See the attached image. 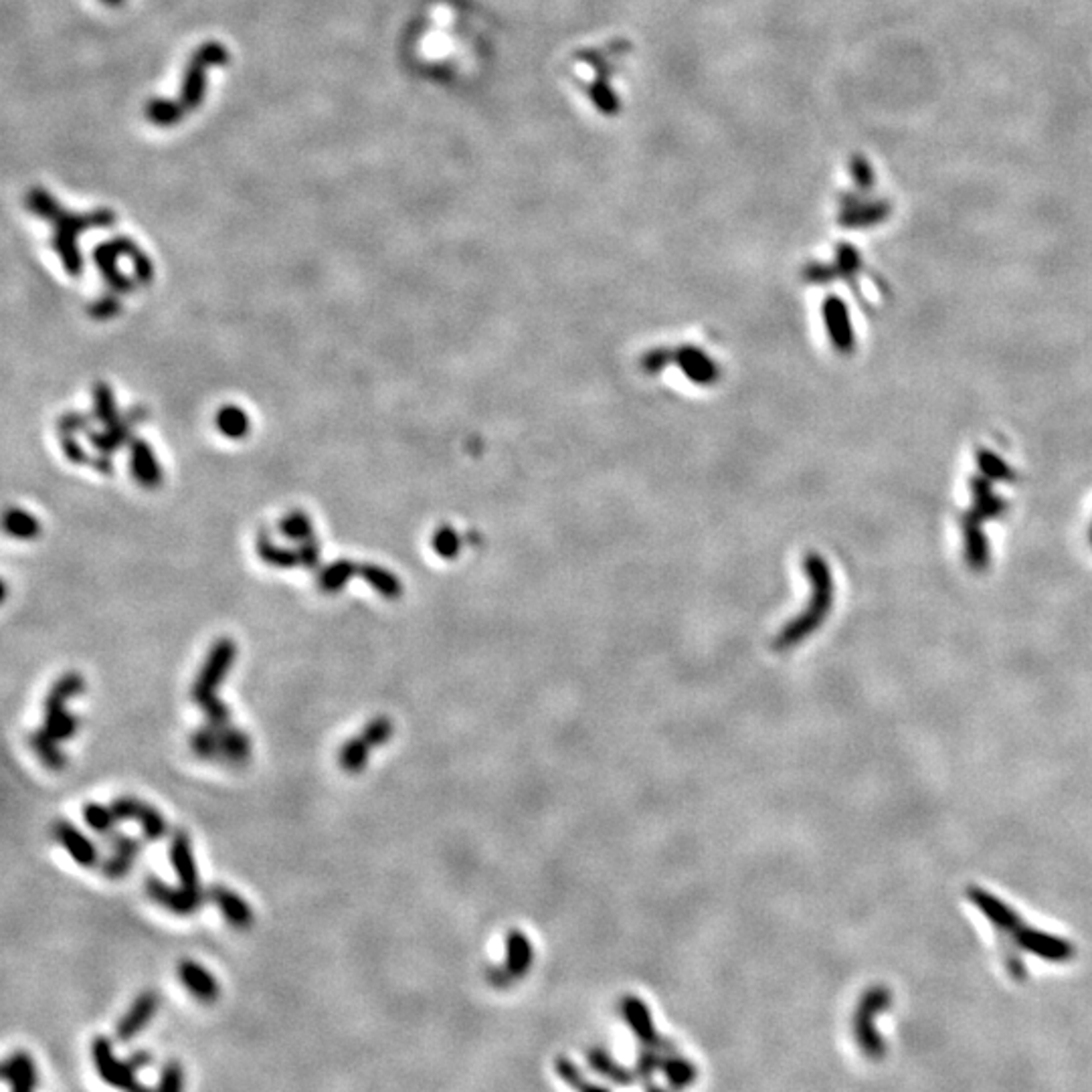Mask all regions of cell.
Here are the masks:
<instances>
[{"instance_id":"1","label":"cell","mask_w":1092,"mask_h":1092,"mask_svg":"<svg viewBox=\"0 0 1092 1092\" xmlns=\"http://www.w3.org/2000/svg\"><path fill=\"white\" fill-rule=\"evenodd\" d=\"M27 209L53 225V249L61 259L65 274L73 277H77L84 272V257H81L77 245L79 233L87 231V229L110 227L113 225V221H116L113 212L108 209L84 212V215L65 211L51 194L43 191V188H32L27 194Z\"/></svg>"},{"instance_id":"2","label":"cell","mask_w":1092,"mask_h":1092,"mask_svg":"<svg viewBox=\"0 0 1092 1092\" xmlns=\"http://www.w3.org/2000/svg\"><path fill=\"white\" fill-rule=\"evenodd\" d=\"M803 571L811 585V601L806 611L787 623L781 634L775 637L777 650H790L801 644L808 636L824 623L834 603V577L826 558L817 553H808L803 558Z\"/></svg>"},{"instance_id":"3","label":"cell","mask_w":1092,"mask_h":1092,"mask_svg":"<svg viewBox=\"0 0 1092 1092\" xmlns=\"http://www.w3.org/2000/svg\"><path fill=\"white\" fill-rule=\"evenodd\" d=\"M235 655L237 645L233 644V639H217L209 650L207 658H204L199 676H196L193 684V702L199 706L201 712L204 714V722H211V725H229V722H231V710H229V706L217 696V690L225 682L229 672H231Z\"/></svg>"},{"instance_id":"4","label":"cell","mask_w":1092,"mask_h":1092,"mask_svg":"<svg viewBox=\"0 0 1092 1092\" xmlns=\"http://www.w3.org/2000/svg\"><path fill=\"white\" fill-rule=\"evenodd\" d=\"M188 746L196 759L227 767H243L251 759V738L245 730L229 725H211L193 730Z\"/></svg>"},{"instance_id":"5","label":"cell","mask_w":1092,"mask_h":1092,"mask_svg":"<svg viewBox=\"0 0 1092 1092\" xmlns=\"http://www.w3.org/2000/svg\"><path fill=\"white\" fill-rule=\"evenodd\" d=\"M120 257H130L132 259L134 266V275L138 284H148L154 275V267L152 261L148 259V256H144L142 251H140L138 245L132 239H126V237H116L113 241L102 243L97 245L94 249V261L95 266L100 267V272L104 275L105 282H108L110 290L113 293H128L134 290L132 279L126 277L124 274L118 269V259Z\"/></svg>"},{"instance_id":"6","label":"cell","mask_w":1092,"mask_h":1092,"mask_svg":"<svg viewBox=\"0 0 1092 1092\" xmlns=\"http://www.w3.org/2000/svg\"><path fill=\"white\" fill-rule=\"evenodd\" d=\"M227 61L229 51L221 43H215V41H209V43L196 49L191 61L186 65L178 100H175L178 110L183 112V116L199 108L203 102L204 89H207V73L204 71L209 68H217V65H225Z\"/></svg>"},{"instance_id":"7","label":"cell","mask_w":1092,"mask_h":1092,"mask_svg":"<svg viewBox=\"0 0 1092 1092\" xmlns=\"http://www.w3.org/2000/svg\"><path fill=\"white\" fill-rule=\"evenodd\" d=\"M889 1006H892V993L882 988V985H876V988H870L864 996H862L856 1007V1015H853V1036H856L860 1050L870 1060H880L886 1054L884 1040L876 1030V1017Z\"/></svg>"},{"instance_id":"8","label":"cell","mask_w":1092,"mask_h":1092,"mask_svg":"<svg viewBox=\"0 0 1092 1092\" xmlns=\"http://www.w3.org/2000/svg\"><path fill=\"white\" fill-rule=\"evenodd\" d=\"M144 890L148 898L176 916H191L199 913L204 902L209 900V894L207 890H203V886H199V889H188L183 884L172 886L160 880L158 876H148Z\"/></svg>"},{"instance_id":"9","label":"cell","mask_w":1092,"mask_h":1092,"mask_svg":"<svg viewBox=\"0 0 1092 1092\" xmlns=\"http://www.w3.org/2000/svg\"><path fill=\"white\" fill-rule=\"evenodd\" d=\"M97 840H100L102 848V860L97 870H100L104 878H108V880H122V878H126L132 872L140 856V850H142L140 840L122 834L120 829H113V832L97 837Z\"/></svg>"},{"instance_id":"10","label":"cell","mask_w":1092,"mask_h":1092,"mask_svg":"<svg viewBox=\"0 0 1092 1092\" xmlns=\"http://www.w3.org/2000/svg\"><path fill=\"white\" fill-rule=\"evenodd\" d=\"M92 1060L105 1085L120 1090H148L144 1085L138 1082V1070L128 1062V1058L126 1060H118L110 1038L95 1036L92 1040Z\"/></svg>"},{"instance_id":"11","label":"cell","mask_w":1092,"mask_h":1092,"mask_svg":"<svg viewBox=\"0 0 1092 1092\" xmlns=\"http://www.w3.org/2000/svg\"><path fill=\"white\" fill-rule=\"evenodd\" d=\"M113 816L120 821H136L148 842H160L168 835V821L158 809L132 795H120L110 803Z\"/></svg>"},{"instance_id":"12","label":"cell","mask_w":1092,"mask_h":1092,"mask_svg":"<svg viewBox=\"0 0 1092 1092\" xmlns=\"http://www.w3.org/2000/svg\"><path fill=\"white\" fill-rule=\"evenodd\" d=\"M1001 945H1012L1020 951H1028V953L1052 961V963H1066V961H1070L1077 955V947H1074L1070 941L1056 937V934L1042 933L1038 929H1030V926L1025 925L1012 939H1004Z\"/></svg>"},{"instance_id":"13","label":"cell","mask_w":1092,"mask_h":1092,"mask_svg":"<svg viewBox=\"0 0 1092 1092\" xmlns=\"http://www.w3.org/2000/svg\"><path fill=\"white\" fill-rule=\"evenodd\" d=\"M51 834L55 837V842L69 853V858L76 862L77 866H81V868L100 866V860H102L100 842L95 844L92 837H87L76 824H71V821H68V819H57L51 827Z\"/></svg>"},{"instance_id":"14","label":"cell","mask_w":1092,"mask_h":1092,"mask_svg":"<svg viewBox=\"0 0 1092 1092\" xmlns=\"http://www.w3.org/2000/svg\"><path fill=\"white\" fill-rule=\"evenodd\" d=\"M967 898L981 910L983 916L996 926L999 934H1004V939H1012L1024 926L1022 916L1014 908H1009L1006 902H1001L997 897H993L991 892L979 889V886L967 889Z\"/></svg>"},{"instance_id":"15","label":"cell","mask_w":1092,"mask_h":1092,"mask_svg":"<svg viewBox=\"0 0 1092 1092\" xmlns=\"http://www.w3.org/2000/svg\"><path fill=\"white\" fill-rule=\"evenodd\" d=\"M821 314H824L829 342L834 344L835 352L852 355L853 348H856V334H853L850 310L845 306V302L834 293L827 295Z\"/></svg>"},{"instance_id":"16","label":"cell","mask_w":1092,"mask_h":1092,"mask_svg":"<svg viewBox=\"0 0 1092 1092\" xmlns=\"http://www.w3.org/2000/svg\"><path fill=\"white\" fill-rule=\"evenodd\" d=\"M176 977L183 988L191 993V997L201 1001L204 1006H211L221 997V985L215 979L209 969H204L201 963L193 959H183L176 967Z\"/></svg>"},{"instance_id":"17","label":"cell","mask_w":1092,"mask_h":1092,"mask_svg":"<svg viewBox=\"0 0 1092 1092\" xmlns=\"http://www.w3.org/2000/svg\"><path fill=\"white\" fill-rule=\"evenodd\" d=\"M209 900L219 908V913L223 915L225 921L233 926L237 931H248L253 926V921H256V915H253V908L249 907V902L245 900L241 894H237L235 890L227 889L223 884H215L207 889Z\"/></svg>"},{"instance_id":"18","label":"cell","mask_w":1092,"mask_h":1092,"mask_svg":"<svg viewBox=\"0 0 1092 1092\" xmlns=\"http://www.w3.org/2000/svg\"><path fill=\"white\" fill-rule=\"evenodd\" d=\"M160 1007V997L156 991H142L134 999V1004L128 1007V1012L120 1017L116 1025V1040L130 1042L134 1040L140 1032H144L148 1024L154 1020L156 1012Z\"/></svg>"},{"instance_id":"19","label":"cell","mask_w":1092,"mask_h":1092,"mask_svg":"<svg viewBox=\"0 0 1092 1092\" xmlns=\"http://www.w3.org/2000/svg\"><path fill=\"white\" fill-rule=\"evenodd\" d=\"M168 858H170V866H172V870H175V874L178 878V884L188 886V889H199L201 886L199 868H196L191 837H188L185 829H175V832L170 834Z\"/></svg>"},{"instance_id":"20","label":"cell","mask_w":1092,"mask_h":1092,"mask_svg":"<svg viewBox=\"0 0 1092 1092\" xmlns=\"http://www.w3.org/2000/svg\"><path fill=\"white\" fill-rule=\"evenodd\" d=\"M532 961V947L528 939L522 933H512L508 939V965L504 969H492L490 981L496 988H506L510 981H516L530 969Z\"/></svg>"},{"instance_id":"21","label":"cell","mask_w":1092,"mask_h":1092,"mask_svg":"<svg viewBox=\"0 0 1092 1092\" xmlns=\"http://www.w3.org/2000/svg\"><path fill=\"white\" fill-rule=\"evenodd\" d=\"M961 530H963V553L967 564L973 571H985L989 566V543L981 527V520L967 510L961 516Z\"/></svg>"},{"instance_id":"22","label":"cell","mask_w":1092,"mask_h":1092,"mask_svg":"<svg viewBox=\"0 0 1092 1092\" xmlns=\"http://www.w3.org/2000/svg\"><path fill=\"white\" fill-rule=\"evenodd\" d=\"M674 363L682 368V373L688 376L690 381H692L694 384H700V387L714 384L720 376L718 365L714 363V360L706 355L704 350L696 348V347H684L678 352H674Z\"/></svg>"},{"instance_id":"23","label":"cell","mask_w":1092,"mask_h":1092,"mask_svg":"<svg viewBox=\"0 0 1092 1092\" xmlns=\"http://www.w3.org/2000/svg\"><path fill=\"white\" fill-rule=\"evenodd\" d=\"M142 419H144V411L134 409V411H130L126 417H122L118 423L105 427L104 431H87V439L97 451H100V454L110 456L112 451H118L122 446H124V443L132 439V429L136 427V423L142 421Z\"/></svg>"},{"instance_id":"24","label":"cell","mask_w":1092,"mask_h":1092,"mask_svg":"<svg viewBox=\"0 0 1092 1092\" xmlns=\"http://www.w3.org/2000/svg\"><path fill=\"white\" fill-rule=\"evenodd\" d=\"M130 447V467H132L134 480L144 488H156L162 482V470L156 456L150 447V443L144 439L132 438L128 441Z\"/></svg>"},{"instance_id":"25","label":"cell","mask_w":1092,"mask_h":1092,"mask_svg":"<svg viewBox=\"0 0 1092 1092\" xmlns=\"http://www.w3.org/2000/svg\"><path fill=\"white\" fill-rule=\"evenodd\" d=\"M969 488H971V500H973L969 512H973L981 522L996 520V519H999V516H1004L1007 512V502L1004 498H999L996 492H993L991 480L985 478L983 474L971 478V482H969Z\"/></svg>"},{"instance_id":"26","label":"cell","mask_w":1092,"mask_h":1092,"mask_svg":"<svg viewBox=\"0 0 1092 1092\" xmlns=\"http://www.w3.org/2000/svg\"><path fill=\"white\" fill-rule=\"evenodd\" d=\"M3 1078L14 1092H31L39 1087V1072L31 1054L16 1050L3 1062Z\"/></svg>"},{"instance_id":"27","label":"cell","mask_w":1092,"mask_h":1092,"mask_svg":"<svg viewBox=\"0 0 1092 1092\" xmlns=\"http://www.w3.org/2000/svg\"><path fill=\"white\" fill-rule=\"evenodd\" d=\"M892 215L890 201H864L856 207L845 209L840 215V225L848 229H864L872 225H880Z\"/></svg>"},{"instance_id":"28","label":"cell","mask_w":1092,"mask_h":1092,"mask_svg":"<svg viewBox=\"0 0 1092 1092\" xmlns=\"http://www.w3.org/2000/svg\"><path fill=\"white\" fill-rule=\"evenodd\" d=\"M29 746L31 751L35 753V757L43 763L49 771L59 773V771L68 767V754L61 751L59 741L49 735L45 728H39L29 735Z\"/></svg>"},{"instance_id":"29","label":"cell","mask_w":1092,"mask_h":1092,"mask_svg":"<svg viewBox=\"0 0 1092 1092\" xmlns=\"http://www.w3.org/2000/svg\"><path fill=\"white\" fill-rule=\"evenodd\" d=\"M86 690V680L77 672H68V674H63L57 682L49 690V694L45 698V710H59V708H68V702L71 698H76L79 694H84Z\"/></svg>"},{"instance_id":"30","label":"cell","mask_w":1092,"mask_h":1092,"mask_svg":"<svg viewBox=\"0 0 1092 1092\" xmlns=\"http://www.w3.org/2000/svg\"><path fill=\"white\" fill-rule=\"evenodd\" d=\"M371 749L373 746L368 745L360 735L348 738V741L344 743L338 751L340 769L348 775H360L366 769L368 759H371Z\"/></svg>"},{"instance_id":"31","label":"cell","mask_w":1092,"mask_h":1092,"mask_svg":"<svg viewBox=\"0 0 1092 1092\" xmlns=\"http://www.w3.org/2000/svg\"><path fill=\"white\" fill-rule=\"evenodd\" d=\"M358 577L365 579L368 585H371L376 593L383 595L384 599H399L401 593H403V587H401V581L393 574L391 571L383 569L379 564H358Z\"/></svg>"},{"instance_id":"32","label":"cell","mask_w":1092,"mask_h":1092,"mask_svg":"<svg viewBox=\"0 0 1092 1092\" xmlns=\"http://www.w3.org/2000/svg\"><path fill=\"white\" fill-rule=\"evenodd\" d=\"M257 555L261 556V561L277 566V569H292L295 564H302L298 550L275 545L274 540L267 537V532H261L257 537Z\"/></svg>"},{"instance_id":"33","label":"cell","mask_w":1092,"mask_h":1092,"mask_svg":"<svg viewBox=\"0 0 1092 1092\" xmlns=\"http://www.w3.org/2000/svg\"><path fill=\"white\" fill-rule=\"evenodd\" d=\"M358 573V564L348 561V558H340V561H334L332 564H328L326 569L318 574V587L324 591V593H338V591L347 585V582L355 577Z\"/></svg>"},{"instance_id":"34","label":"cell","mask_w":1092,"mask_h":1092,"mask_svg":"<svg viewBox=\"0 0 1092 1092\" xmlns=\"http://www.w3.org/2000/svg\"><path fill=\"white\" fill-rule=\"evenodd\" d=\"M215 423L217 429L229 439H241L249 433V417L237 405L221 407Z\"/></svg>"},{"instance_id":"35","label":"cell","mask_w":1092,"mask_h":1092,"mask_svg":"<svg viewBox=\"0 0 1092 1092\" xmlns=\"http://www.w3.org/2000/svg\"><path fill=\"white\" fill-rule=\"evenodd\" d=\"M43 728L53 738H57V741L63 743V741H69V738L76 736V733L79 730V718L68 708L45 710Z\"/></svg>"},{"instance_id":"36","label":"cell","mask_w":1092,"mask_h":1092,"mask_svg":"<svg viewBox=\"0 0 1092 1092\" xmlns=\"http://www.w3.org/2000/svg\"><path fill=\"white\" fill-rule=\"evenodd\" d=\"M977 465H979V472L985 475V478H989L991 482H1006V483L1017 482V475L1012 467H1009L1004 459H1001L997 454H993V451L988 447L977 449Z\"/></svg>"},{"instance_id":"37","label":"cell","mask_w":1092,"mask_h":1092,"mask_svg":"<svg viewBox=\"0 0 1092 1092\" xmlns=\"http://www.w3.org/2000/svg\"><path fill=\"white\" fill-rule=\"evenodd\" d=\"M81 817H84L86 826L92 829L97 837L113 832V829H118L120 824L110 806H100V803L95 801L86 803L84 809H81Z\"/></svg>"},{"instance_id":"38","label":"cell","mask_w":1092,"mask_h":1092,"mask_svg":"<svg viewBox=\"0 0 1092 1092\" xmlns=\"http://www.w3.org/2000/svg\"><path fill=\"white\" fill-rule=\"evenodd\" d=\"M5 530L14 538L31 540L39 537L41 524L35 516L21 510V508H8L5 514Z\"/></svg>"},{"instance_id":"39","label":"cell","mask_w":1092,"mask_h":1092,"mask_svg":"<svg viewBox=\"0 0 1092 1092\" xmlns=\"http://www.w3.org/2000/svg\"><path fill=\"white\" fill-rule=\"evenodd\" d=\"M94 417L100 421L104 427H110L113 423L120 421V413L116 407V401H113V395L108 384L97 383L94 387Z\"/></svg>"},{"instance_id":"40","label":"cell","mask_w":1092,"mask_h":1092,"mask_svg":"<svg viewBox=\"0 0 1092 1092\" xmlns=\"http://www.w3.org/2000/svg\"><path fill=\"white\" fill-rule=\"evenodd\" d=\"M279 532H282L287 540H293V543H306V540L314 538L311 520L300 510L290 512L282 522H279Z\"/></svg>"},{"instance_id":"41","label":"cell","mask_w":1092,"mask_h":1092,"mask_svg":"<svg viewBox=\"0 0 1092 1092\" xmlns=\"http://www.w3.org/2000/svg\"><path fill=\"white\" fill-rule=\"evenodd\" d=\"M146 116L154 126H162V128L175 126L185 118L183 112L178 110V105L170 100H152L146 108Z\"/></svg>"},{"instance_id":"42","label":"cell","mask_w":1092,"mask_h":1092,"mask_svg":"<svg viewBox=\"0 0 1092 1092\" xmlns=\"http://www.w3.org/2000/svg\"><path fill=\"white\" fill-rule=\"evenodd\" d=\"M860 266H862L860 253L856 249H853L852 245L844 243V245H840V248H837L835 266H834L837 277H844V279H848L850 284H853V277L858 275Z\"/></svg>"},{"instance_id":"43","label":"cell","mask_w":1092,"mask_h":1092,"mask_svg":"<svg viewBox=\"0 0 1092 1092\" xmlns=\"http://www.w3.org/2000/svg\"><path fill=\"white\" fill-rule=\"evenodd\" d=\"M393 733H395L393 720L387 717H376L366 722L360 736H363L365 741L373 746V749H376V746H383L384 743H389Z\"/></svg>"},{"instance_id":"44","label":"cell","mask_w":1092,"mask_h":1092,"mask_svg":"<svg viewBox=\"0 0 1092 1092\" xmlns=\"http://www.w3.org/2000/svg\"><path fill=\"white\" fill-rule=\"evenodd\" d=\"M431 546L435 553H438L441 558H446V561H451V558L457 556L459 546H462V540H459L457 532L449 527H443L438 532H435L431 538Z\"/></svg>"},{"instance_id":"45","label":"cell","mask_w":1092,"mask_h":1092,"mask_svg":"<svg viewBox=\"0 0 1092 1092\" xmlns=\"http://www.w3.org/2000/svg\"><path fill=\"white\" fill-rule=\"evenodd\" d=\"M850 172L852 178L856 186L860 188L862 193H870L876 185V175L872 167H870V162L864 158L862 154H853L852 164H850Z\"/></svg>"},{"instance_id":"46","label":"cell","mask_w":1092,"mask_h":1092,"mask_svg":"<svg viewBox=\"0 0 1092 1092\" xmlns=\"http://www.w3.org/2000/svg\"><path fill=\"white\" fill-rule=\"evenodd\" d=\"M158 1090L164 1092H176L185 1088V1070L183 1064L178 1060H168L167 1064L162 1066L160 1077H158V1085H156Z\"/></svg>"},{"instance_id":"47","label":"cell","mask_w":1092,"mask_h":1092,"mask_svg":"<svg viewBox=\"0 0 1092 1092\" xmlns=\"http://www.w3.org/2000/svg\"><path fill=\"white\" fill-rule=\"evenodd\" d=\"M122 310V303L118 300L116 293L112 295H104L102 300H97L92 303V308H89V314L95 320H110L113 316H118Z\"/></svg>"},{"instance_id":"48","label":"cell","mask_w":1092,"mask_h":1092,"mask_svg":"<svg viewBox=\"0 0 1092 1092\" xmlns=\"http://www.w3.org/2000/svg\"><path fill=\"white\" fill-rule=\"evenodd\" d=\"M61 449L65 457L69 459L71 464H89L92 459L87 457V454L84 451V447L79 446V441L73 438V433H63L61 435Z\"/></svg>"},{"instance_id":"49","label":"cell","mask_w":1092,"mask_h":1092,"mask_svg":"<svg viewBox=\"0 0 1092 1092\" xmlns=\"http://www.w3.org/2000/svg\"><path fill=\"white\" fill-rule=\"evenodd\" d=\"M672 360H674V355H672V352L663 350V348H655L652 352H647V355L644 356L642 368H644L645 373H652L654 375V373H660L662 368H666L668 363H672Z\"/></svg>"},{"instance_id":"50","label":"cell","mask_w":1092,"mask_h":1092,"mask_svg":"<svg viewBox=\"0 0 1092 1092\" xmlns=\"http://www.w3.org/2000/svg\"><path fill=\"white\" fill-rule=\"evenodd\" d=\"M59 435L63 433H77V431H89V417L81 415V413H65L59 423Z\"/></svg>"},{"instance_id":"51","label":"cell","mask_w":1092,"mask_h":1092,"mask_svg":"<svg viewBox=\"0 0 1092 1092\" xmlns=\"http://www.w3.org/2000/svg\"><path fill=\"white\" fill-rule=\"evenodd\" d=\"M834 277H837L834 266H811L806 269V279L811 284L821 285L832 282Z\"/></svg>"},{"instance_id":"52","label":"cell","mask_w":1092,"mask_h":1092,"mask_svg":"<svg viewBox=\"0 0 1092 1092\" xmlns=\"http://www.w3.org/2000/svg\"><path fill=\"white\" fill-rule=\"evenodd\" d=\"M300 561L303 566H308V569H316V564L320 561V548L316 545L314 538L306 540V543H302L300 546Z\"/></svg>"},{"instance_id":"53","label":"cell","mask_w":1092,"mask_h":1092,"mask_svg":"<svg viewBox=\"0 0 1092 1092\" xmlns=\"http://www.w3.org/2000/svg\"><path fill=\"white\" fill-rule=\"evenodd\" d=\"M128 1062L140 1072L142 1069H146V1066L152 1064V1054L146 1052V1050H138V1052H134L132 1056H128Z\"/></svg>"},{"instance_id":"54","label":"cell","mask_w":1092,"mask_h":1092,"mask_svg":"<svg viewBox=\"0 0 1092 1092\" xmlns=\"http://www.w3.org/2000/svg\"><path fill=\"white\" fill-rule=\"evenodd\" d=\"M89 464H92L94 470L102 472V474H110L112 472V462H110L108 456H105V454H102V457L92 459V462H89Z\"/></svg>"},{"instance_id":"55","label":"cell","mask_w":1092,"mask_h":1092,"mask_svg":"<svg viewBox=\"0 0 1092 1092\" xmlns=\"http://www.w3.org/2000/svg\"><path fill=\"white\" fill-rule=\"evenodd\" d=\"M104 3H105V5H112V6H116V5H120V3H122V0H104Z\"/></svg>"},{"instance_id":"56","label":"cell","mask_w":1092,"mask_h":1092,"mask_svg":"<svg viewBox=\"0 0 1092 1092\" xmlns=\"http://www.w3.org/2000/svg\"><path fill=\"white\" fill-rule=\"evenodd\" d=\"M1090 540H1092V530H1090Z\"/></svg>"}]
</instances>
